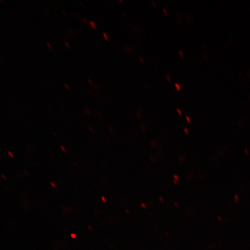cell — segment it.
<instances>
[{
    "mask_svg": "<svg viewBox=\"0 0 250 250\" xmlns=\"http://www.w3.org/2000/svg\"><path fill=\"white\" fill-rule=\"evenodd\" d=\"M90 24H91V26H92V27L93 28V29H96V25L95 24V23L93 22V21H90Z\"/></svg>",
    "mask_w": 250,
    "mask_h": 250,
    "instance_id": "6da1fadb",
    "label": "cell"
},
{
    "mask_svg": "<svg viewBox=\"0 0 250 250\" xmlns=\"http://www.w3.org/2000/svg\"><path fill=\"white\" fill-rule=\"evenodd\" d=\"M175 86H176V88H177L178 90H180V89H181V87H180V85H178V84H177V83L175 84Z\"/></svg>",
    "mask_w": 250,
    "mask_h": 250,
    "instance_id": "7a4b0ae2",
    "label": "cell"
},
{
    "mask_svg": "<svg viewBox=\"0 0 250 250\" xmlns=\"http://www.w3.org/2000/svg\"><path fill=\"white\" fill-rule=\"evenodd\" d=\"M103 35H104L106 39H108V37L107 34H106L105 33H103Z\"/></svg>",
    "mask_w": 250,
    "mask_h": 250,
    "instance_id": "3957f363",
    "label": "cell"
},
{
    "mask_svg": "<svg viewBox=\"0 0 250 250\" xmlns=\"http://www.w3.org/2000/svg\"><path fill=\"white\" fill-rule=\"evenodd\" d=\"M177 111L179 112V114H180V115L182 114V112H181V110H180V109H177Z\"/></svg>",
    "mask_w": 250,
    "mask_h": 250,
    "instance_id": "277c9868",
    "label": "cell"
},
{
    "mask_svg": "<svg viewBox=\"0 0 250 250\" xmlns=\"http://www.w3.org/2000/svg\"><path fill=\"white\" fill-rule=\"evenodd\" d=\"M164 11L165 12V15L167 14V10H166V9L165 8H164Z\"/></svg>",
    "mask_w": 250,
    "mask_h": 250,
    "instance_id": "5b68a950",
    "label": "cell"
},
{
    "mask_svg": "<svg viewBox=\"0 0 250 250\" xmlns=\"http://www.w3.org/2000/svg\"><path fill=\"white\" fill-rule=\"evenodd\" d=\"M180 52V54H181V56H183V53L182 52H181V51H179Z\"/></svg>",
    "mask_w": 250,
    "mask_h": 250,
    "instance_id": "8992f818",
    "label": "cell"
},
{
    "mask_svg": "<svg viewBox=\"0 0 250 250\" xmlns=\"http://www.w3.org/2000/svg\"><path fill=\"white\" fill-rule=\"evenodd\" d=\"M47 45H48L49 46V48H50L52 49V47L51 46V45H50L49 44V43H47Z\"/></svg>",
    "mask_w": 250,
    "mask_h": 250,
    "instance_id": "52a82bcc",
    "label": "cell"
},
{
    "mask_svg": "<svg viewBox=\"0 0 250 250\" xmlns=\"http://www.w3.org/2000/svg\"><path fill=\"white\" fill-rule=\"evenodd\" d=\"M187 119L188 120V121H190V119L188 118V117H187Z\"/></svg>",
    "mask_w": 250,
    "mask_h": 250,
    "instance_id": "ba28073f",
    "label": "cell"
},
{
    "mask_svg": "<svg viewBox=\"0 0 250 250\" xmlns=\"http://www.w3.org/2000/svg\"><path fill=\"white\" fill-rule=\"evenodd\" d=\"M65 86L67 87V88L68 90H70V89L68 88V87L67 86V85H65Z\"/></svg>",
    "mask_w": 250,
    "mask_h": 250,
    "instance_id": "9c48e42d",
    "label": "cell"
},
{
    "mask_svg": "<svg viewBox=\"0 0 250 250\" xmlns=\"http://www.w3.org/2000/svg\"><path fill=\"white\" fill-rule=\"evenodd\" d=\"M141 61H142L143 62V60L142 58H140Z\"/></svg>",
    "mask_w": 250,
    "mask_h": 250,
    "instance_id": "30bf717a",
    "label": "cell"
}]
</instances>
